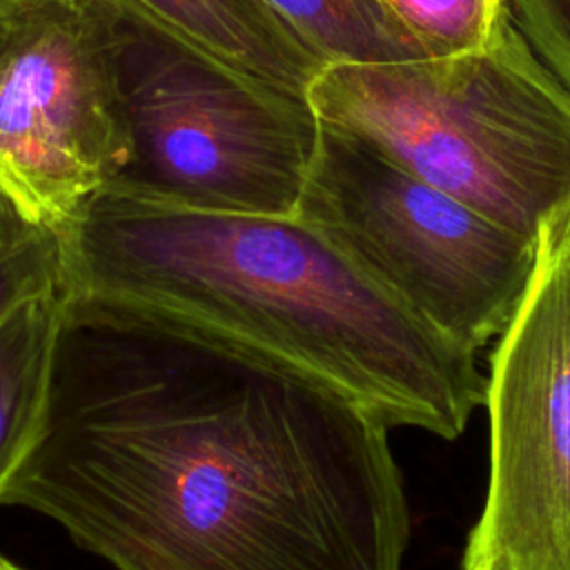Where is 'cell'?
Masks as SVG:
<instances>
[{"label":"cell","mask_w":570,"mask_h":570,"mask_svg":"<svg viewBox=\"0 0 570 570\" xmlns=\"http://www.w3.org/2000/svg\"><path fill=\"white\" fill-rule=\"evenodd\" d=\"M387 432L254 347L67 289L45 419L0 505L116 570H401Z\"/></svg>","instance_id":"6da1fadb"},{"label":"cell","mask_w":570,"mask_h":570,"mask_svg":"<svg viewBox=\"0 0 570 570\" xmlns=\"http://www.w3.org/2000/svg\"><path fill=\"white\" fill-rule=\"evenodd\" d=\"M65 236L67 289L214 330L336 387L390 428L456 439L485 403L476 352L396 301L301 216L100 189Z\"/></svg>","instance_id":"7a4b0ae2"},{"label":"cell","mask_w":570,"mask_h":570,"mask_svg":"<svg viewBox=\"0 0 570 570\" xmlns=\"http://www.w3.org/2000/svg\"><path fill=\"white\" fill-rule=\"evenodd\" d=\"M307 98L321 122L528 240L570 207V91L512 9L479 49L334 62Z\"/></svg>","instance_id":"3957f363"},{"label":"cell","mask_w":570,"mask_h":570,"mask_svg":"<svg viewBox=\"0 0 570 570\" xmlns=\"http://www.w3.org/2000/svg\"><path fill=\"white\" fill-rule=\"evenodd\" d=\"M120 158L102 189L178 207L296 216L321 136L307 94L258 78L131 0H91Z\"/></svg>","instance_id":"277c9868"},{"label":"cell","mask_w":570,"mask_h":570,"mask_svg":"<svg viewBox=\"0 0 570 570\" xmlns=\"http://www.w3.org/2000/svg\"><path fill=\"white\" fill-rule=\"evenodd\" d=\"M296 216L396 301L474 352L503 334L537 265L534 240L325 122Z\"/></svg>","instance_id":"5b68a950"},{"label":"cell","mask_w":570,"mask_h":570,"mask_svg":"<svg viewBox=\"0 0 570 570\" xmlns=\"http://www.w3.org/2000/svg\"><path fill=\"white\" fill-rule=\"evenodd\" d=\"M490 481L463 570H570V207L490 354Z\"/></svg>","instance_id":"8992f818"},{"label":"cell","mask_w":570,"mask_h":570,"mask_svg":"<svg viewBox=\"0 0 570 570\" xmlns=\"http://www.w3.org/2000/svg\"><path fill=\"white\" fill-rule=\"evenodd\" d=\"M120 158L114 85L91 0H27L0 13V191L67 227Z\"/></svg>","instance_id":"52a82bcc"},{"label":"cell","mask_w":570,"mask_h":570,"mask_svg":"<svg viewBox=\"0 0 570 570\" xmlns=\"http://www.w3.org/2000/svg\"><path fill=\"white\" fill-rule=\"evenodd\" d=\"M232 65L307 94L330 65L265 0H131Z\"/></svg>","instance_id":"ba28073f"},{"label":"cell","mask_w":570,"mask_h":570,"mask_svg":"<svg viewBox=\"0 0 570 570\" xmlns=\"http://www.w3.org/2000/svg\"><path fill=\"white\" fill-rule=\"evenodd\" d=\"M65 296H36L0 321V501L45 419Z\"/></svg>","instance_id":"9c48e42d"},{"label":"cell","mask_w":570,"mask_h":570,"mask_svg":"<svg viewBox=\"0 0 570 570\" xmlns=\"http://www.w3.org/2000/svg\"><path fill=\"white\" fill-rule=\"evenodd\" d=\"M330 65L430 58L379 0H265Z\"/></svg>","instance_id":"30bf717a"},{"label":"cell","mask_w":570,"mask_h":570,"mask_svg":"<svg viewBox=\"0 0 570 570\" xmlns=\"http://www.w3.org/2000/svg\"><path fill=\"white\" fill-rule=\"evenodd\" d=\"M67 287V236L0 191V321L24 301Z\"/></svg>","instance_id":"8fae6325"},{"label":"cell","mask_w":570,"mask_h":570,"mask_svg":"<svg viewBox=\"0 0 570 570\" xmlns=\"http://www.w3.org/2000/svg\"><path fill=\"white\" fill-rule=\"evenodd\" d=\"M430 53L456 56L483 47L508 13V0H379Z\"/></svg>","instance_id":"7c38bea8"},{"label":"cell","mask_w":570,"mask_h":570,"mask_svg":"<svg viewBox=\"0 0 570 570\" xmlns=\"http://www.w3.org/2000/svg\"><path fill=\"white\" fill-rule=\"evenodd\" d=\"M514 22L570 91V0H508Z\"/></svg>","instance_id":"4fadbf2b"},{"label":"cell","mask_w":570,"mask_h":570,"mask_svg":"<svg viewBox=\"0 0 570 570\" xmlns=\"http://www.w3.org/2000/svg\"><path fill=\"white\" fill-rule=\"evenodd\" d=\"M22 2H27V0H0V13L9 11V9H13V7L22 4Z\"/></svg>","instance_id":"5bb4252c"},{"label":"cell","mask_w":570,"mask_h":570,"mask_svg":"<svg viewBox=\"0 0 570 570\" xmlns=\"http://www.w3.org/2000/svg\"><path fill=\"white\" fill-rule=\"evenodd\" d=\"M0 570H20L18 566H13L11 561H7L2 554H0Z\"/></svg>","instance_id":"9a60e30c"}]
</instances>
